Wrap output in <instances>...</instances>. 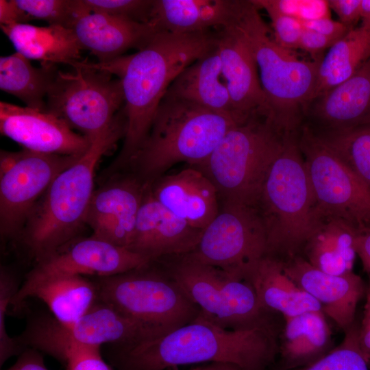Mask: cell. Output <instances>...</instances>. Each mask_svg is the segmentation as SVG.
I'll use <instances>...</instances> for the list:
<instances>
[{
	"mask_svg": "<svg viewBox=\"0 0 370 370\" xmlns=\"http://www.w3.org/2000/svg\"><path fill=\"white\" fill-rule=\"evenodd\" d=\"M214 42V30L188 34L158 31L136 53L92 62L95 68L117 76L122 86L126 132L116 166L130 165L148 137L171 84Z\"/></svg>",
	"mask_w": 370,
	"mask_h": 370,
	"instance_id": "cell-1",
	"label": "cell"
},
{
	"mask_svg": "<svg viewBox=\"0 0 370 370\" xmlns=\"http://www.w3.org/2000/svg\"><path fill=\"white\" fill-rule=\"evenodd\" d=\"M274 327L230 330L200 313L191 322L153 339L121 347L123 370H165L200 362H226L261 370L276 350Z\"/></svg>",
	"mask_w": 370,
	"mask_h": 370,
	"instance_id": "cell-2",
	"label": "cell"
},
{
	"mask_svg": "<svg viewBox=\"0 0 370 370\" xmlns=\"http://www.w3.org/2000/svg\"><path fill=\"white\" fill-rule=\"evenodd\" d=\"M126 132L121 109L112 124L91 141L89 149L53 180L27 221L23 241L42 260L64 248L86 223L95 190L96 166Z\"/></svg>",
	"mask_w": 370,
	"mask_h": 370,
	"instance_id": "cell-3",
	"label": "cell"
},
{
	"mask_svg": "<svg viewBox=\"0 0 370 370\" xmlns=\"http://www.w3.org/2000/svg\"><path fill=\"white\" fill-rule=\"evenodd\" d=\"M227 25L253 54L267 99V117L282 133H297L301 112L311 101L321 60H300L280 45L251 0L234 1Z\"/></svg>",
	"mask_w": 370,
	"mask_h": 370,
	"instance_id": "cell-4",
	"label": "cell"
},
{
	"mask_svg": "<svg viewBox=\"0 0 370 370\" xmlns=\"http://www.w3.org/2000/svg\"><path fill=\"white\" fill-rule=\"evenodd\" d=\"M248 117L213 111L164 95L148 137L130 165L148 184L176 164L199 165L232 127Z\"/></svg>",
	"mask_w": 370,
	"mask_h": 370,
	"instance_id": "cell-5",
	"label": "cell"
},
{
	"mask_svg": "<svg viewBox=\"0 0 370 370\" xmlns=\"http://www.w3.org/2000/svg\"><path fill=\"white\" fill-rule=\"evenodd\" d=\"M256 208L266 228L267 256H297L320 225L322 216L297 133L286 136L266 174Z\"/></svg>",
	"mask_w": 370,
	"mask_h": 370,
	"instance_id": "cell-6",
	"label": "cell"
},
{
	"mask_svg": "<svg viewBox=\"0 0 370 370\" xmlns=\"http://www.w3.org/2000/svg\"><path fill=\"white\" fill-rule=\"evenodd\" d=\"M286 136L258 111L232 127L207 160L192 166L214 184L220 205L256 208L266 174Z\"/></svg>",
	"mask_w": 370,
	"mask_h": 370,
	"instance_id": "cell-7",
	"label": "cell"
},
{
	"mask_svg": "<svg viewBox=\"0 0 370 370\" xmlns=\"http://www.w3.org/2000/svg\"><path fill=\"white\" fill-rule=\"evenodd\" d=\"M150 264L99 278L95 282L98 299L164 333L196 319L199 307L168 273L151 269Z\"/></svg>",
	"mask_w": 370,
	"mask_h": 370,
	"instance_id": "cell-8",
	"label": "cell"
},
{
	"mask_svg": "<svg viewBox=\"0 0 370 370\" xmlns=\"http://www.w3.org/2000/svg\"><path fill=\"white\" fill-rule=\"evenodd\" d=\"M180 257L168 273L199 307L202 316L230 330L273 327L249 281Z\"/></svg>",
	"mask_w": 370,
	"mask_h": 370,
	"instance_id": "cell-9",
	"label": "cell"
},
{
	"mask_svg": "<svg viewBox=\"0 0 370 370\" xmlns=\"http://www.w3.org/2000/svg\"><path fill=\"white\" fill-rule=\"evenodd\" d=\"M71 66L72 71L58 70L46 97L45 111L92 141L112 124L124 104L121 83L85 60Z\"/></svg>",
	"mask_w": 370,
	"mask_h": 370,
	"instance_id": "cell-10",
	"label": "cell"
},
{
	"mask_svg": "<svg viewBox=\"0 0 370 370\" xmlns=\"http://www.w3.org/2000/svg\"><path fill=\"white\" fill-rule=\"evenodd\" d=\"M266 256L267 232L257 208L223 204L203 230L195 249L183 256L247 280Z\"/></svg>",
	"mask_w": 370,
	"mask_h": 370,
	"instance_id": "cell-11",
	"label": "cell"
},
{
	"mask_svg": "<svg viewBox=\"0 0 370 370\" xmlns=\"http://www.w3.org/2000/svg\"><path fill=\"white\" fill-rule=\"evenodd\" d=\"M298 140L320 214L370 228V187L308 126Z\"/></svg>",
	"mask_w": 370,
	"mask_h": 370,
	"instance_id": "cell-12",
	"label": "cell"
},
{
	"mask_svg": "<svg viewBox=\"0 0 370 370\" xmlns=\"http://www.w3.org/2000/svg\"><path fill=\"white\" fill-rule=\"evenodd\" d=\"M24 149L0 153V230L18 234L53 180L79 157Z\"/></svg>",
	"mask_w": 370,
	"mask_h": 370,
	"instance_id": "cell-13",
	"label": "cell"
},
{
	"mask_svg": "<svg viewBox=\"0 0 370 370\" xmlns=\"http://www.w3.org/2000/svg\"><path fill=\"white\" fill-rule=\"evenodd\" d=\"M151 262L141 254L92 236L39 260L12 297L11 305L19 310L32 289L51 278L86 275L109 277Z\"/></svg>",
	"mask_w": 370,
	"mask_h": 370,
	"instance_id": "cell-14",
	"label": "cell"
},
{
	"mask_svg": "<svg viewBox=\"0 0 370 370\" xmlns=\"http://www.w3.org/2000/svg\"><path fill=\"white\" fill-rule=\"evenodd\" d=\"M0 132L24 149L43 153L79 156L91 144L47 111L4 101L0 102Z\"/></svg>",
	"mask_w": 370,
	"mask_h": 370,
	"instance_id": "cell-15",
	"label": "cell"
},
{
	"mask_svg": "<svg viewBox=\"0 0 370 370\" xmlns=\"http://www.w3.org/2000/svg\"><path fill=\"white\" fill-rule=\"evenodd\" d=\"M147 184L127 176L95 191L86 217L92 236L130 249Z\"/></svg>",
	"mask_w": 370,
	"mask_h": 370,
	"instance_id": "cell-16",
	"label": "cell"
},
{
	"mask_svg": "<svg viewBox=\"0 0 370 370\" xmlns=\"http://www.w3.org/2000/svg\"><path fill=\"white\" fill-rule=\"evenodd\" d=\"M285 273L321 306L322 311L343 331L356 322L357 305L366 293L362 279L355 273L332 275L295 256L283 260Z\"/></svg>",
	"mask_w": 370,
	"mask_h": 370,
	"instance_id": "cell-17",
	"label": "cell"
},
{
	"mask_svg": "<svg viewBox=\"0 0 370 370\" xmlns=\"http://www.w3.org/2000/svg\"><path fill=\"white\" fill-rule=\"evenodd\" d=\"M202 232L160 204L147 184L130 249L151 262L166 256H184L195 249Z\"/></svg>",
	"mask_w": 370,
	"mask_h": 370,
	"instance_id": "cell-18",
	"label": "cell"
},
{
	"mask_svg": "<svg viewBox=\"0 0 370 370\" xmlns=\"http://www.w3.org/2000/svg\"><path fill=\"white\" fill-rule=\"evenodd\" d=\"M154 198L191 226L204 230L220 210L217 190L198 169L190 166L163 175L149 184Z\"/></svg>",
	"mask_w": 370,
	"mask_h": 370,
	"instance_id": "cell-19",
	"label": "cell"
},
{
	"mask_svg": "<svg viewBox=\"0 0 370 370\" xmlns=\"http://www.w3.org/2000/svg\"><path fill=\"white\" fill-rule=\"evenodd\" d=\"M222 73L236 114L248 116L266 113L267 99L258 74V67L249 47L230 25L214 29Z\"/></svg>",
	"mask_w": 370,
	"mask_h": 370,
	"instance_id": "cell-20",
	"label": "cell"
},
{
	"mask_svg": "<svg viewBox=\"0 0 370 370\" xmlns=\"http://www.w3.org/2000/svg\"><path fill=\"white\" fill-rule=\"evenodd\" d=\"M70 29L81 48L90 51L99 62L120 57L132 48L141 49L158 31L150 23L95 12L81 15Z\"/></svg>",
	"mask_w": 370,
	"mask_h": 370,
	"instance_id": "cell-21",
	"label": "cell"
},
{
	"mask_svg": "<svg viewBox=\"0 0 370 370\" xmlns=\"http://www.w3.org/2000/svg\"><path fill=\"white\" fill-rule=\"evenodd\" d=\"M62 325L74 341L97 347L105 343L127 347L166 334L99 299L76 322L69 325Z\"/></svg>",
	"mask_w": 370,
	"mask_h": 370,
	"instance_id": "cell-22",
	"label": "cell"
},
{
	"mask_svg": "<svg viewBox=\"0 0 370 370\" xmlns=\"http://www.w3.org/2000/svg\"><path fill=\"white\" fill-rule=\"evenodd\" d=\"M165 95L213 111L241 116L234 111L215 42L209 51L175 77Z\"/></svg>",
	"mask_w": 370,
	"mask_h": 370,
	"instance_id": "cell-23",
	"label": "cell"
},
{
	"mask_svg": "<svg viewBox=\"0 0 370 370\" xmlns=\"http://www.w3.org/2000/svg\"><path fill=\"white\" fill-rule=\"evenodd\" d=\"M247 280L253 286L262 308L269 313H280L284 318L322 311L321 304L285 273L279 258L263 257Z\"/></svg>",
	"mask_w": 370,
	"mask_h": 370,
	"instance_id": "cell-24",
	"label": "cell"
},
{
	"mask_svg": "<svg viewBox=\"0 0 370 370\" xmlns=\"http://www.w3.org/2000/svg\"><path fill=\"white\" fill-rule=\"evenodd\" d=\"M234 1L153 0L149 23L175 34L206 32L226 26Z\"/></svg>",
	"mask_w": 370,
	"mask_h": 370,
	"instance_id": "cell-25",
	"label": "cell"
},
{
	"mask_svg": "<svg viewBox=\"0 0 370 370\" xmlns=\"http://www.w3.org/2000/svg\"><path fill=\"white\" fill-rule=\"evenodd\" d=\"M313 112L325 130L370 122V59L352 77L317 99Z\"/></svg>",
	"mask_w": 370,
	"mask_h": 370,
	"instance_id": "cell-26",
	"label": "cell"
},
{
	"mask_svg": "<svg viewBox=\"0 0 370 370\" xmlns=\"http://www.w3.org/2000/svg\"><path fill=\"white\" fill-rule=\"evenodd\" d=\"M279 352L282 370L310 365L332 349L331 330L323 311L284 317Z\"/></svg>",
	"mask_w": 370,
	"mask_h": 370,
	"instance_id": "cell-27",
	"label": "cell"
},
{
	"mask_svg": "<svg viewBox=\"0 0 370 370\" xmlns=\"http://www.w3.org/2000/svg\"><path fill=\"white\" fill-rule=\"evenodd\" d=\"M1 29L16 52L40 64L72 65L81 60L79 46L73 31L60 25L38 27L27 23L1 25Z\"/></svg>",
	"mask_w": 370,
	"mask_h": 370,
	"instance_id": "cell-28",
	"label": "cell"
},
{
	"mask_svg": "<svg viewBox=\"0 0 370 370\" xmlns=\"http://www.w3.org/2000/svg\"><path fill=\"white\" fill-rule=\"evenodd\" d=\"M357 228L343 219L322 217L320 225L306 243L307 261L332 275L353 271L356 256L354 239Z\"/></svg>",
	"mask_w": 370,
	"mask_h": 370,
	"instance_id": "cell-29",
	"label": "cell"
},
{
	"mask_svg": "<svg viewBox=\"0 0 370 370\" xmlns=\"http://www.w3.org/2000/svg\"><path fill=\"white\" fill-rule=\"evenodd\" d=\"M370 59V28L350 30L321 60L311 101L352 77Z\"/></svg>",
	"mask_w": 370,
	"mask_h": 370,
	"instance_id": "cell-30",
	"label": "cell"
},
{
	"mask_svg": "<svg viewBox=\"0 0 370 370\" xmlns=\"http://www.w3.org/2000/svg\"><path fill=\"white\" fill-rule=\"evenodd\" d=\"M42 300L53 317L64 325L74 323L97 301L95 282L82 275H64L47 280L28 295Z\"/></svg>",
	"mask_w": 370,
	"mask_h": 370,
	"instance_id": "cell-31",
	"label": "cell"
},
{
	"mask_svg": "<svg viewBox=\"0 0 370 370\" xmlns=\"http://www.w3.org/2000/svg\"><path fill=\"white\" fill-rule=\"evenodd\" d=\"M58 70L56 64L32 66L15 52L0 58V88L21 99L26 106L45 111L46 97Z\"/></svg>",
	"mask_w": 370,
	"mask_h": 370,
	"instance_id": "cell-32",
	"label": "cell"
},
{
	"mask_svg": "<svg viewBox=\"0 0 370 370\" xmlns=\"http://www.w3.org/2000/svg\"><path fill=\"white\" fill-rule=\"evenodd\" d=\"M316 134L370 187V122Z\"/></svg>",
	"mask_w": 370,
	"mask_h": 370,
	"instance_id": "cell-33",
	"label": "cell"
},
{
	"mask_svg": "<svg viewBox=\"0 0 370 370\" xmlns=\"http://www.w3.org/2000/svg\"><path fill=\"white\" fill-rule=\"evenodd\" d=\"M359 325L356 322L345 332L342 342L314 363L292 370H369L358 342Z\"/></svg>",
	"mask_w": 370,
	"mask_h": 370,
	"instance_id": "cell-34",
	"label": "cell"
},
{
	"mask_svg": "<svg viewBox=\"0 0 370 370\" xmlns=\"http://www.w3.org/2000/svg\"><path fill=\"white\" fill-rule=\"evenodd\" d=\"M31 20L69 28L77 18L86 13L81 0H15Z\"/></svg>",
	"mask_w": 370,
	"mask_h": 370,
	"instance_id": "cell-35",
	"label": "cell"
},
{
	"mask_svg": "<svg viewBox=\"0 0 370 370\" xmlns=\"http://www.w3.org/2000/svg\"><path fill=\"white\" fill-rule=\"evenodd\" d=\"M66 370H111L100 353V347L77 343L68 338L56 349L54 356Z\"/></svg>",
	"mask_w": 370,
	"mask_h": 370,
	"instance_id": "cell-36",
	"label": "cell"
},
{
	"mask_svg": "<svg viewBox=\"0 0 370 370\" xmlns=\"http://www.w3.org/2000/svg\"><path fill=\"white\" fill-rule=\"evenodd\" d=\"M82 2L88 13L104 14L149 23L153 0H82Z\"/></svg>",
	"mask_w": 370,
	"mask_h": 370,
	"instance_id": "cell-37",
	"label": "cell"
},
{
	"mask_svg": "<svg viewBox=\"0 0 370 370\" xmlns=\"http://www.w3.org/2000/svg\"><path fill=\"white\" fill-rule=\"evenodd\" d=\"M258 8L272 10L301 22L330 17L326 0H251Z\"/></svg>",
	"mask_w": 370,
	"mask_h": 370,
	"instance_id": "cell-38",
	"label": "cell"
},
{
	"mask_svg": "<svg viewBox=\"0 0 370 370\" xmlns=\"http://www.w3.org/2000/svg\"><path fill=\"white\" fill-rule=\"evenodd\" d=\"M18 290L16 280L1 269L0 274V365L14 356H18L24 349L16 338L9 336L5 327V314L12 297Z\"/></svg>",
	"mask_w": 370,
	"mask_h": 370,
	"instance_id": "cell-39",
	"label": "cell"
},
{
	"mask_svg": "<svg viewBox=\"0 0 370 370\" xmlns=\"http://www.w3.org/2000/svg\"><path fill=\"white\" fill-rule=\"evenodd\" d=\"M265 11L271 18L275 41L291 51L299 49L304 29L301 22L272 10L267 9Z\"/></svg>",
	"mask_w": 370,
	"mask_h": 370,
	"instance_id": "cell-40",
	"label": "cell"
},
{
	"mask_svg": "<svg viewBox=\"0 0 370 370\" xmlns=\"http://www.w3.org/2000/svg\"><path fill=\"white\" fill-rule=\"evenodd\" d=\"M330 9L337 14L339 21L349 30L356 28L360 20L362 0H329Z\"/></svg>",
	"mask_w": 370,
	"mask_h": 370,
	"instance_id": "cell-41",
	"label": "cell"
},
{
	"mask_svg": "<svg viewBox=\"0 0 370 370\" xmlns=\"http://www.w3.org/2000/svg\"><path fill=\"white\" fill-rule=\"evenodd\" d=\"M301 23L306 29L314 31L336 40L342 38L350 31L340 21H334L330 17L304 21Z\"/></svg>",
	"mask_w": 370,
	"mask_h": 370,
	"instance_id": "cell-42",
	"label": "cell"
},
{
	"mask_svg": "<svg viewBox=\"0 0 370 370\" xmlns=\"http://www.w3.org/2000/svg\"><path fill=\"white\" fill-rule=\"evenodd\" d=\"M337 41L314 31L304 28L300 38L299 49L306 51L312 56H317L326 49H330Z\"/></svg>",
	"mask_w": 370,
	"mask_h": 370,
	"instance_id": "cell-43",
	"label": "cell"
},
{
	"mask_svg": "<svg viewBox=\"0 0 370 370\" xmlns=\"http://www.w3.org/2000/svg\"><path fill=\"white\" fill-rule=\"evenodd\" d=\"M369 276V284L365 293L366 302L358 332L360 349L368 364L370 362V275Z\"/></svg>",
	"mask_w": 370,
	"mask_h": 370,
	"instance_id": "cell-44",
	"label": "cell"
},
{
	"mask_svg": "<svg viewBox=\"0 0 370 370\" xmlns=\"http://www.w3.org/2000/svg\"><path fill=\"white\" fill-rule=\"evenodd\" d=\"M5 370H49L45 365L43 357L40 352L25 348L18 355L16 362Z\"/></svg>",
	"mask_w": 370,
	"mask_h": 370,
	"instance_id": "cell-45",
	"label": "cell"
},
{
	"mask_svg": "<svg viewBox=\"0 0 370 370\" xmlns=\"http://www.w3.org/2000/svg\"><path fill=\"white\" fill-rule=\"evenodd\" d=\"M31 21L28 15L16 3L15 0L0 1V24L26 23Z\"/></svg>",
	"mask_w": 370,
	"mask_h": 370,
	"instance_id": "cell-46",
	"label": "cell"
},
{
	"mask_svg": "<svg viewBox=\"0 0 370 370\" xmlns=\"http://www.w3.org/2000/svg\"><path fill=\"white\" fill-rule=\"evenodd\" d=\"M354 247L360 258L364 269L370 275V228L357 229Z\"/></svg>",
	"mask_w": 370,
	"mask_h": 370,
	"instance_id": "cell-47",
	"label": "cell"
},
{
	"mask_svg": "<svg viewBox=\"0 0 370 370\" xmlns=\"http://www.w3.org/2000/svg\"><path fill=\"white\" fill-rule=\"evenodd\" d=\"M200 370H245L243 368L226 362H212L210 365L200 367Z\"/></svg>",
	"mask_w": 370,
	"mask_h": 370,
	"instance_id": "cell-48",
	"label": "cell"
},
{
	"mask_svg": "<svg viewBox=\"0 0 370 370\" xmlns=\"http://www.w3.org/2000/svg\"><path fill=\"white\" fill-rule=\"evenodd\" d=\"M360 20V26L370 28V0H362Z\"/></svg>",
	"mask_w": 370,
	"mask_h": 370,
	"instance_id": "cell-49",
	"label": "cell"
},
{
	"mask_svg": "<svg viewBox=\"0 0 370 370\" xmlns=\"http://www.w3.org/2000/svg\"><path fill=\"white\" fill-rule=\"evenodd\" d=\"M190 370H200V367H197V368H193Z\"/></svg>",
	"mask_w": 370,
	"mask_h": 370,
	"instance_id": "cell-50",
	"label": "cell"
},
{
	"mask_svg": "<svg viewBox=\"0 0 370 370\" xmlns=\"http://www.w3.org/2000/svg\"><path fill=\"white\" fill-rule=\"evenodd\" d=\"M368 365H369V367L370 368V362L368 364Z\"/></svg>",
	"mask_w": 370,
	"mask_h": 370,
	"instance_id": "cell-51",
	"label": "cell"
}]
</instances>
